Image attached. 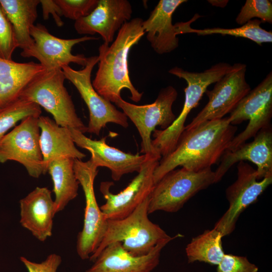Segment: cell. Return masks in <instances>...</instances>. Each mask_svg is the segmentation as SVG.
<instances>
[{
	"label": "cell",
	"mask_w": 272,
	"mask_h": 272,
	"mask_svg": "<svg viewBox=\"0 0 272 272\" xmlns=\"http://www.w3.org/2000/svg\"><path fill=\"white\" fill-rule=\"evenodd\" d=\"M39 0H0L1 6L11 23L18 47L25 51L34 44L30 29L37 17Z\"/></svg>",
	"instance_id": "cell-24"
},
{
	"label": "cell",
	"mask_w": 272,
	"mask_h": 272,
	"mask_svg": "<svg viewBox=\"0 0 272 272\" xmlns=\"http://www.w3.org/2000/svg\"><path fill=\"white\" fill-rule=\"evenodd\" d=\"M258 267L246 256L225 254L217 265V272H257Z\"/></svg>",
	"instance_id": "cell-32"
},
{
	"label": "cell",
	"mask_w": 272,
	"mask_h": 272,
	"mask_svg": "<svg viewBox=\"0 0 272 272\" xmlns=\"http://www.w3.org/2000/svg\"><path fill=\"white\" fill-rule=\"evenodd\" d=\"M214 183L215 175L211 168L197 172L175 169L154 185L149 196L148 213L176 212L195 194Z\"/></svg>",
	"instance_id": "cell-6"
},
{
	"label": "cell",
	"mask_w": 272,
	"mask_h": 272,
	"mask_svg": "<svg viewBox=\"0 0 272 272\" xmlns=\"http://www.w3.org/2000/svg\"><path fill=\"white\" fill-rule=\"evenodd\" d=\"M149 196L126 217L107 220L104 236L97 250L90 257V260L94 262L102 250L113 242H121L127 251L139 256L149 253L162 241L182 236L179 234L174 237L168 235L149 219Z\"/></svg>",
	"instance_id": "cell-3"
},
{
	"label": "cell",
	"mask_w": 272,
	"mask_h": 272,
	"mask_svg": "<svg viewBox=\"0 0 272 272\" xmlns=\"http://www.w3.org/2000/svg\"><path fill=\"white\" fill-rule=\"evenodd\" d=\"M17 47L12 26L0 4V58L12 59L13 53Z\"/></svg>",
	"instance_id": "cell-31"
},
{
	"label": "cell",
	"mask_w": 272,
	"mask_h": 272,
	"mask_svg": "<svg viewBox=\"0 0 272 272\" xmlns=\"http://www.w3.org/2000/svg\"><path fill=\"white\" fill-rule=\"evenodd\" d=\"M246 65L236 63L232 70L205 93L209 101L184 129L193 128L207 120L221 119L230 113L251 90L245 78Z\"/></svg>",
	"instance_id": "cell-14"
},
{
	"label": "cell",
	"mask_w": 272,
	"mask_h": 272,
	"mask_svg": "<svg viewBox=\"0 0 272 272\" xmlns=\"http://www.w3.org/2000/svg\"><path fill=\"white\" fill-rule=\"evenodd\" d=\"M74 170L85 197L83 227L78 234L77 242V253L84 260L89 258L101 243L106 230L107 220L98 205L94 189L97 168L90 160L84 162L75 159Z\"/></svg>",
	"instance_id": "cell-7"
},
{
	"label": "cell",
	"mask_w": 272,
	"mask_h": 272,
	"mask_svg": "<svg viewBox=\"0 0 272 272\" xmlns=\"http://www.w3.org/2000/svg\"><path fill=\"white\" fill-rule=\"evenodd\" d=\"M20 223L38 240L44 242L52 235L54 201L47 187H36L20 201Z\"/></svg>",
	"instance_id": "cell-20"
},
{
	"label": "cell",
	"mask_w": 272,
	"mask_h": 272,
	"mask_svg": "<svg viewBox=\"0 0 272 272\" xmlns=\"http://www.w3.org/2000/svg\"><path fill=\"white\" fill-rule=\"evenodd\" d=\"M41 107L37 104L19 98L0 108V142L7 131L19 121L29 116L39 117Z\"/></svg>",
	"instance_id": "cell-28"
},
{
	"label": "cell",
	"mask_w": 272,
	"mask_h": 272,
	"mask_svg": "<svg viewBox=\"0 0 272 272\" xmlns=\"http://www.w3.org/2000/svg\"><path fill=\"white\" fill-rule=\"evenodd\" d=\"M260 19L261 23H272V2L269 0H247L236 18L243 25L252 18Z\"/></svg>",
	"instance_id": "cell-29"
},
{
	"label": "cell",
	"mask_w": 272,
	"mask_h": 272,
	"mask_svg": "<svg viewBox=\"0 0 272 272\" xmlns=\"http://www.w3.org/2000/svg\"><path fill=\"white\" fill-rule=\"evenodd\" d=\"M30 33L34 44L28 49L22 51L21 55L24 57L36 58L46 71L62 69L71 63L84 67L87 57L84 54H73L72 48L77 44L98 39L88 36L72 39L58 38L50 33L47 29L40 23L34 25Z\"/></svg>",
	"instance_id": "cell-15"
},
{
	"label": "cell",
	"mask_w": 272,
	"mask_h": 272,
	"mask_svg": "<svg viewBox=\"0 0 272 272\" xmlns=\"http://www.w3.org/2000/svg\"><path fill=\"white\" fill-rule=\"evenodd\" d=\"M38 124L45 173L49 163L55 159L71 157L82 160L86 157V154L76 148L69 128L61 126L49 117L42 115L38 117Z\"/></svg>",
	"instance_id": "cell-22"
},
{
	"label": "cell",
	"mask_w": 272,
	"mask_h": 272,
	"mask_svg": "<svg viewBox=\"0 0 272 272\" xmlns=\"http://www.w3.org/2000/svg\"><path fill=\"white\" fill-rule=\"evenodd\" d=\"M229 117L232 125L249 120L245 129L235 136L226 151H233L262 129L270 126L272 117V72L239 102ZM225 151V152H226Z\"/></svg>",
	"instance_id": "cell-10"
},
{
	"label": "cell",
	"mask_w": 272,
	"mask_h": 272,
	"mask_svg": "<svg viewBox=\"0 0 272 272\" xmlns=\"http://www.w3.org/2000/svg\"><path fill=\"white\" fill-rule=\"evenodd\" d=\"M132 13V6L127 0H98L88 15L75 21L74 28L80 34H99L104 43L109 44L116 32L130 20Z\"/></svg>",
	"instance_id": "cell-17"
},
{
	"label": "cell",
	"mask_w": 272,
	"mask_h": 272,
	"mask_svg": "<svg viewBox=\"0 0 272 272\" xmlns=\"http://www.w3.org/2000/svg\"><path fill=\"white\" fill-rule=\"evenodd\" d=\"M143 22L137 17L125 22L110 45L103 43L99 47L98 67L92 83L98 93L111 102L121 98L123 89L129 91L133 101L142 99L143 93L138 91L130 79L128 59L130 49L145 34Z\"/></svg>",
	"instance_id": "cell-2"
},
{
	"label": "cell",
	"mask_w": 272,
	"mask_h": 272,
	"mask_svg": "<svg viewBox=\"0 0 272 272\" xmlns=\"http://www.w3.org/2000/svg\"><path fill=\"white\" fill-rule=\"evenodd\" d=\"M98 56L87 57L85 66L75 70L69 65L62 67L65 79L76 88L89 111V121L87 132L98 135L108 123H113L126 128L127 117L118 110L111 102L102 97L95 90L91 82V74L98 63Z\"/></svg>",
	"instance_id": "cell-8"
},
{
	"label": "cell",
	"mask_w": 272,
	"mask_h": 272,
	"mask_svg": "<svg viewBox=\"0 0 272 272\" xmlns=\"http://www.w3.org/2000/svg\"><path fill=\"white\" fill-rule=\"evenodd\" d=\"M214 171L215 183L220 181L235 163L249 161L257 166L258 180L272 176V128L261 129L249 143H244L233 151H226Z\"/></svg>",
	"instance_id": "cell-18"
},
{
	"label": "cell",
	"mask_w": 272,
	"mask_h": 272,
	"mask_svg": "<svg viewBox=\"0 0 272 272\" xmlns=\"http://www.w3.org/2000/svg\"><path fill=\"white\" fill-rule=\"evenodd\" d=\"M186 0H160L142 26L146 38L159 54L169 53L179 45V40L172 16Z\"/></svg>",
	"instance_id": "cell-21"
},
{
	"label": "cell",
	"mask_w": 272,
	"mask_h": 272,
	"mask_svg": "<svg viewBox=\"0 0 272 272\" xmlns=\"http://www.w3.org/2000/svg\"><path fill=\"white\" fill-rule=\"evenodd\" d=\"M177 96L175 88L168 86L160 90L155 101L151 104L135 105L122 98L115 102L137 127L142 139L141 153L148 155H159L153 149L152 133L157 126L165 129L175 120L172 105Z\"/></svg>",
	"instance_id": "cell-9"
},
{
	"label": "cell",
	"mask_w": 272,
	"mask_h": 272,
	"mask_svg": "<svg viewBox=\"0 0 272 272\" xmlns=\"http://www.w3.org/2000/svg\"><path fill=\"white\" fill-rule=\"evenodd\" d=\"M38 117L29 116L23 119L0 142V163L8 161L19 162L30 176L36 178L45 174L40 146Z\"/></svg>",
	"instance_id": "cell-12"
},
{
	"label": "cell",
	"mask_w": 272,
	"mask_h": 272,
	"mask_svg": "<svg viewBox=\"0 0 272 272\" xmlns=\"http://www.w3.org/2000/svg\"><path fill=\"white\" fill-rule=\"evenodd\" d=\"M65 80L61 69L46 71L27 85L19 98L43 107L51 113L59 125L84 133L87 127L76 113L71 96L64 85Z\"/></svg>",
	"instance_id": "cell-5"
},
{
	"label": "cell",
	"mask_w": 272,
	"mask_h": 272,
	"mask_svg": "<svg viewBox=\"0 0 272 272\" xmlns=\"http://www.w3.org/2000/svg\"><path fill=\"white\" fill-rule=\"evenodd\" d=\"M172 240L162 241L148 254L135 256L120 242L106 246L86 272H152L159 264L162 249Z\"/></svg>",
	"instance_id": "cell-19"
},
{
	"label": "cell",
	"mask_w": 272,
	"mask_h": 272,
	"mask_svg": "<svg viewBox=\"0 0 272 272\" xmlns=\"http://www.w3.org/2000/svg\"><path fill=\"white\" fill-rule=\"evenodd\" d=\"M75 159L71 157L60 158L50 162L47 166V172L53 182L56 213L63 210L78 195L79 182L74 170Z\"/></svg>",
	"instance_id": "cell-25"
},
{
	"label": "cell",
	"mask_w": 272,
	"mask_h": 272,
	"mask_svg": "<svg viewBox=\"0 0 272 272\" xmlns=\"http://www.w3.org/2000/svg\"><path fill=\"white\" fill-rule=\"evenodd\" d=\"M40 4L41 5L44 20H47L51 14L58 27L63 25V22L61 19L62 16L61 10L55 0H40Z\"/></svg>",
	"instance_id": "cell-34"
},
{
	"label": "cell",
	"mask_w": 272,
	"mask_h": 272,
	"mask_svg": "<svg viewBox=\"0 0 272 272\" xmlns=\"http://www.w3.org/2000/svg\"><path fill=\"white\" fill-rule=\"evenodd\" d=\"M198 14L195 15L190 21L186 22H177L175 24L177 35L186 33H196L198 35L221 34L248 39L259 45L264 43L272 42V32L267 31L260 26L261 22L255 19L249 21L241 26L235 28H212L203 29H193L191 23L200 17Z\"/></svg>",
	"instance_id": "cell-26"
},
{
	"label": "cell",
	"mask_w": 272,
	"mask_h": 272,
	"mask_svg": "<svg viewBox=\"0 0 272 272\" xmlns=\"http://www.w3.org/2000/svg\"><path fill=\"white\" fill-rule=\"evenodd\" d=\"M237 130L229 117L184 129L174 150L160 160L154 172V184L179 166L194 172L211 168L225 152Z\"/></svg>",
	"instance_id": "cell-1"
},
{
	"label": "cell",
	"mask_w": 272,
	"mask_h": 272,
	"mask_svg": "<svg viewBox=\"0 0 272 272\" xmlns=\"http://www.w3.org/2000/svg\"><path fill=\"white\" fill-rule=\"evenodd\" d=\"M208 2L211 4L213 6H216V7H225L228 2V1H219V0H216V1H208Z\"/></svg>",
	"instance_id": "cell-35"
},
{
	"label": "cell",
	"mask_w": 272,
	"mask_h": 272,
	"mask_svg": "<svg viewBox=\"0 0 272 272\" xmlns=\"http://www.w3.org/2000/svg\"><path fill=\"white\" fill-rule=\"evenodd\" d=\"M226 62H219L202 72H191L175 66L168 72L179 79H184L187 86L184 89L185 100L181 112L173 122L165 129H155L153 132L152 145L153 150L164 157L175 149L178 139L184 130V124L188 114L195 108L208 87L216 83L232 69Z\"/></svg>",
	"instance_id": "cell-4"
},
{
	"label": "cell",
	"mask_w": 272,
	"mask_h": 272,
	"mask_svg": "<svg viewBox=\"0 0 272 272\" xmlns=\"http://www.w3.org/2000/svg\"><path fill=\"white\" fill-rule=\"evenodd\" d=\"M45 71L39 63L0 58V108L19 99L27 85Z\"/></svg>",
	"instance_id": "cell-23"
},
{
	"label": "cell",
	"mask_w": 272,
	"mask_h": 272,
	"mask_svg": "<svg viewBox=\"0 0 272 272\" xmlns=\"http://www.w3.org/2000/svg\"><path fill=\"white\" fill-rule=\"evenodd\" d=\"M161 156L147 155L138 175L128 185L118 193L110 190L113 185L111 181L102 182L100 190L106 199L100 209L106 219L117 220L129 215L148 196L154 186V172Z\"/></svg>",
	"instance_id": "cell-11"
},
{
	"label": "cell",
	"mask_w": 272,
	"mask_h": 272,
	"mask_svg": "<svg viewBox=\"0 0 272 272\" xmlns=\"http://www.w3.org/2000/svg\"><path fill=\"white\" fill-rule=\"evenodd\" d=\"M75 144L91 153L89 160L97 168H108L114 181L119 180L126 174L139 172L147 158V155L132 154L107 145L105 138L92 140L73 128H69Z\"/></svg>",
	"instance_id": "cell-16"
},
{
	"label": "cell",
	"mask_w": 272,
	"mask_h": 272,
	"mask_svg": "<svg viewBox=\"0 0 272 272\" xmlns=\"http://www.w3.org/2000/svg\"><path fill=\"white\" fill-rule=\"evenodd\" d=\"M221 233L214 228L193 238L185 248L188 263L203 262L218 265L224 254Z\"/></svg>",
	"instance_id": "cell-27"
},
{
	"label": "cell",
	"mask_w": 272,
	"mask_h": 272,
	"mask_svg": "<svg viewBox=\"0 0 272 272\" xmlns=\"http://www.w3.org/2000/svg\"><path fill=\"white\" fill-rule=\"evenodd\" d=\"M20 260L28 272H57L62 261L60 256L55 253L49 254L41 262L30 261L24 256H21Z\"/></svg>",
	"instance_id": "cell-33"
},
{
	"label": "cell",
	"mask_w": 272,
	"mask_h": 272,
	"mask_svg": "<svg viewBox=\"0 0 272 272\" xmlns=\"http://www.w3.org/2000/svg\"><path fill=\"white\" fill-rule=\"evenodd\" d=\"M62 16L75 21L88 15L96 7L98 0H55Z\"/></svg>",
	"instance_id": "cell-30"
},
{
	"label": "cell",
	"mask_w": 272,
	"mask_h": 272,
	"mask_svg": "<svg viewBox=\"0 0 272 272\" xmlns=\"http://www.w3.org/2000/svg\"><path fill=\"white\" fill-rule=\"evenodd\" d=\"M271 183L272 176L258 180L256 169L245 161L239 162L237 179L226 190L229 208L214 228L223 237L232 233L241 214L256 201Z\"/></svg>",
	"instance_id": "cell-13"
}]
</instances>
